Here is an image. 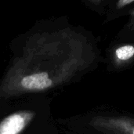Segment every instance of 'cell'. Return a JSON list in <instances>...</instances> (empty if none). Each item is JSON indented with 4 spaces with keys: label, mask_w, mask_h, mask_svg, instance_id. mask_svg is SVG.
Wrapping results in <instances>:
<instances>
[{
    "label": "cell",
    "mask_w": 134,
    "mask_h": 134,
    "mask_svg": "<svg viewBox=\"0 0 134 134\" xmlns=\"http://www.w3.org/2000/svg\"><path fill=\"white\" fill-rule=\"evenodd\" d=\"M90 126L97 130L114 134H134V119L126 116H97Z\"/></svg>",
    "instance_id": "6da1fadb"
},
{
    "label": "cell",
    "mask_w": 134,
    "mask_h": 134,
    "mask_svg": "<svg viewBox=\"0 0 134 134\" xmlns=\"http://www.w3.org/2000/svg\"><path fill=\"white\" fill-rule=\"evenodd\" d=\"M31 110L16 111L0 122V134H21L35 118Z\"/></svg>",
    "instance_id": "7a4b0ae2"
},
{
    "label": "cell",
    "mask_w": 134,
    "mask_h": 134,
    "mask_svg": "<svg viewBox=\"0 0 134 134\" xmlns=\"http://www.w3.org/2000/svg\"><path fill=\"white\" fill-rule=\"evenodd\" d=\"M111 62L115 68L122 69L134 63V43L115 46L111 51Z\"/></svg>",
    "instance_id": "3957f363"
},
{
    "label": "cell",
    "mask_w": 134,
    "mask_h": 134,
    "mask_svg": "<svg viewBox=\"0 0 134 134\" xmlns=\"http://www.w3.org/2000/svg\"><path fill=\"white\" fill-rule=\"evenodd\" d=\"M133 2L134 0H118L115 5L114 10H115V12L120 11L122 9H124L126 7H127L128 5H131Z\"/></svg>",
    "instance_id": "277c9868"
},
{
    "label": "cell",
    "mask_w": 134,
    "mask_h": 134,
    "mask_svg": "<svg viewBox=\"0 0 134 134\" xmlns=\"http://www.w3.org/2000/svg\"><path fill=\"white\" fill-rule=\"evenodd\" d=\"M126 30L130 33H134V9L130 13V19L126 24Z\"/></svg>",
    "instance_id": "5b68a950"
},
{
    "label": "cell",
    "mask_w": 134,
    "mask_h": 134,
    "mask_svg": "<svg viewBox=\"0 0 134 134\" xmlns=\"http://www.w3.org/2000/svg\"><path fill=\"white\" fill-rule=\"evenodd\" d=\"M90 1L92 2L93 3L96 4L97 5H102V4H104V2H105L108 1V0H90Z\"/></svg>",
    "instance_id": "8992f818"
},
{
    "label": "cell",
    "mask_w": 134,
    "mask_h": 134,
    "mask_svg": "<svg viewBox=\"0 0 134 134\" xmlns=\"http://www.w3.org/2000/svg\"><path fill=\"white\" fill-rule=\"evenodd\" d=\"M111 134H114V133H111Z\"/></svg>",
    "instance_id": "52a82bcc"
}]
</instances>
